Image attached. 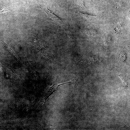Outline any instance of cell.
<instances>
[{"mask_svg": "<svg viewBox=\"0 0 130 130\" xmlns=\"http://www.w3.org/2000/svg\"><path fill=\"white\" fill-rule=\"evenodd\" d=\"M9 11V10L6 6L4 5L0 4V13Z\"/></svg>", "mask_w": 130, "mask_h": 130, "instance_id": "obj_8", "label": "cell"}, {"mask_svg": "<svg viewBox=\"0 0 130 130\" xmlns=\"http://www.w3.org/2000/svg\"><path fill=\"white\" fill-rule=\"evenodd\" d=\"M1 42L3 45L4 47L13 57L17 60H18L17 57L13 49L11 47L6 44L3 41H1Z\"/></svg>", "mask_w": 130, "mask_h": 130, "instance_id": "obj_5", "label": "cell"}, {"mask_svg": "<svg viewBox=\"0 0 130 130\" xmlns=\"http://www.w3.org/2000/svg\"><path fill=\"white\" fill-rule=\"evenodd\" d=\"M1 70H2V69H1V66H0V72L1 71Z\"/></svg>", "mask_w": 130, "mask_h": 130, "instance_id": "obj_10", "label": "cell"}, {"mask_svg": "<svg viewBox=\"0 0 130 130\" xmlns=\"http://www.w3.org/2000/svg\"><path fill=\"white\" fill-rule=\"evenodd\" d=\"M99 61V58L98 57L94 56L84 59L78 63L94 64L98 62Z\"/></svg>", "mask_w": 130, "mask_h": 130, "instance_id": "obj_2", "label": "cell"}, {"mask_svg": "<svg viewBox=\"0 0 130 130\" xmlns=\"http://www.w3.org/2000/svg\"><path fill=\"white\" fill-rule=\"evenodd\" d=\"M8 71L5 75V77L7 79L16 81H19L20 79L11 70H8Z\"/></svg>", "mask_w": 130, "mask_h": 130, "instance_id": "obj_4", "label": "cell"}, {"mask_svg": "<svg viewBox=\"0 0 130 130\" xmlns=\"http://www.w3.org/2000/svg\"><path fill=\"white\" fill-rule=\"evenodd\" d=\"M72 81V84L73 85L74 87V88L75 89V88L77 84V80L75 78Z\"/></svg>", "mask_w": 130, "mask_h": 130, "instance_id": "obj_9", "label": "cell"}, {"mask_svg": "<svg viewBox=\"0 0 130 130\" xmlns=\"http://www.w3.org/2000/svg\"><path fill=\"white\" fill-rule=\"evenodd\" d=\"M75 4L81 6L82 7L87 8L85 6L84 0H75Z\"/></svg>", "mask_w": 130, "mask_h": 130, "instance_id": "obj_7", "label": "cell"}, {"mask_svg": "<svg viewBox=\"0 0 130 130\" xmlns=\"http://www.w3.org/2000/svg\"><path fill=\"white\" fill-rule=\"evenodd\" d=\"M41 8L47 14L48 18H51L52 20L60 25L63 27H65V23L63 19L57 16L52 11L49 10L47 5L46 6H41Z\"/></svg>", "mask_w": 130, "mask_h": 130, "instance_id": "obj_1", "label": "cell"}, {"mask_svg": "<svg viewBox=\"0 0 130 130\" xmlns=\"http://www.w3.org/2000/svg\"><path fill=\"white\" fill-rule=\"evenodd\" d=\"M32 44L37 49L40 51L43 49L47 48L44 40L42 39H34L32 41Z\"/></svg>", "mask_w": 130, "mask_h": 130, "instance_id": "obj_3", "label": "cell"}, {"mask_svg": "<svg viewBox=\"0 0 130 130\" xmlns=\"http://www.w3.org/2000/svg\"><path fill=\"white\" fill-rule=\"evenodd\" d=\"M67 33L73 45H75L76 44V40L75 37L71 31L68 29L67 30Z\"/></svg>", "mask_w": 130, "mask_h": 130, "instance_id": "obj_6", "label": "cell"}]
</instances>
